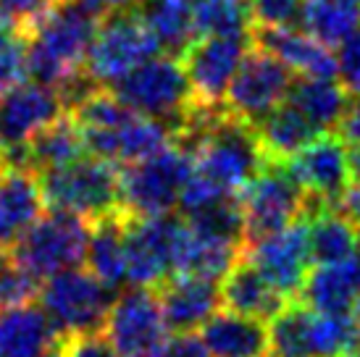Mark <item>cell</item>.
Returning <instances> with one entry per match:
<instances>
[{"label": "cell", "mask_w": 360, "mask_h": 357, "mask_svg": "<svg viewBox=\"0 0 360 357\" xmlns=\"http://www.w3.org/2000/svg\"><path fill=\"white\" fill-rule=\"evenodd\" d=\"M101 13L82 0H58L27 37V66L40 84L60 89L71 100L87 82L84 63ZM92 84V82H87Z\"/></svg>", "instance_id": "obj_1"}, {"label": "cell", "mask_w": 360, "mask_h": 357, "mask_svg": "<svg viewBox=\"0 0 360 357\" xmlns=\"http://www.w3.org/2000/svg\"><path fill=\"white\" fill-rule=\"evenodd\" d=\"M45 205L84 221L121 210V166L98 155H82L69 166L40 174Z\"/></svg>", "instance_id": "obj_2"}, {"label": "cell", "mask_w": 360, "mask_h": 357, "mask_svg": "<svg viewBox=\"0 0 360 357\" xmlns=\"http://www.w3.org/2000/svg\"><path fill=\"white\" fill-rule=\"evenodd\" d=\"M192 152L176 139L148 158L121 166V210L131 219L166 216L179 205Z\"/></svg>", "instance_id": "obj_3"}, {"label": "cell", "mask_w": 360, "mask_h": 357, "mask_svg": "<svg viewBox=\"0 0 360 357\" xmlns=\"http://www.w3.org/2000/svg\"><path fill=\"white\" fill-rule=\"evenodd\" d=\"M113 95L148 119L166 124L174 134L192 113V92L179 58L155 56L110 84Z\"/></svg>", "instance_id": "obj_4"}, {"label": "cell", "mask_w": 360, "mask_h": 357, "mask_svg": "<svg viewBox=\"0 0 360 357\" xmlns=\"http://www.w3.org/2000/svg\"><path fill=\"white\" fill-rule=\"evenodd\" d=\"M155 56H160V45L142 19L140 8L113 11L98 21V30L87 50L84 77L92 84L110 87L124 74H129L131 69Z\"/></svg>", "instance_id": "obj_5"}, {"label": "cell", "mask_w": 360, "mask_h": 357, "mask_svg": "<svg viewBox=\"0 0 360 357\" xmlns=\"http://www.w3.org/2000/svg\"><path fill=\"white\" fill-rule=\"evenodd\" d=\"M90 242V221L51 210L42 213L21 239L6 252V258L27 268L37 278H48L58 271L77 268L84 260Z\"/></svg>", "instance_id": "obj_6"}, {"label": "cell", "mask_w": 360, "mask_h": 357, "mask_svg": "<svg viewBox=\"0 0 360 357\" xmlns=\"http://www.w3.org/2000/svg\"><path fill=\"white\" fill-rule=\"evenodd\" d=\"M42 310L60 337L69 334H101L113 294L110 287L92 276L90 271L66 268L48 276L40 292Z\"/></svg>", "instance_id": "obj_7"}, {"label": "cell", "mask_w": 360, "mask_h": 357, "mask_svg": "<svg viewBox=\"0 0 360 357\" xmlns=\"http://www.w3.org/2000/svg\"><path fill=\"white\" fill-rule=\"evenodd\" d=\"M245 245L305 219V195L281 163H266L237 195Z\"/></svg>", "instance_id": "obj_8"}, {"label": "cell", "mask_w": 360, "mask_h": 357, "mask_svg": "<svg viewBox=\"0 0 360 357\" xmlns=\"http://www.w3.org/2000/svg\"><path fill=\"white\" fill-rule=\"evenodd\" d=\"M281 166L305 195V219L316 210L340 205L352 181L350 150L334 131L313 137Z\"/></svg>", "instance_id": "obj_9"}, {"label": "cell", "mask_w": 360, "mask_h": 357, "mask_svg": "<svg viewBox=\"0 0 360 357\" xmlns=\"http://www.w3.org/2000/svg\"><path fill=\"white\" fill-rule=\"evenodd\" d=\"M184 234V219L176 213L131 219L124 223V255L127 281L134 287L155 289L174 273L179 242Z\"/></svg>", "instance_id": "obj_10"}, {"label": "cell", "mask_w": 360, "mask_h": 357, "mask_svg": "<svg viewBox=\"0 0 360 357\" xmlns=\"http://www.w3.org/2000/svg\"><path fill=\"white\" fill-rule=\"evenodd\" d=\"M292 82L295 74L279 58H274L271 53L250 42L240 69L234 71L226 87L224 110L255 126L263 116H269L271 110L287 100Z\"/></svg>", "instance_id": "obj_11"}, {"label": "cell", "mask_w": 360, "mask_h": 357, "mask_svg": "<svg viewBox=\"0 0 360 357\" xmlns=\"http://www.w3.org/2000/svg\"><path fill=\"white\" fill-rule=\"evenodd\" d=\"M248 48H250V32L248 34H205L184 50L179 60L190 82L195 108H224L226 87L234 71L240 69Z\"/></svg>", "instance_id": "obj_12"}, {"label": "cell", "mask_w": 360, "mask_h": 357, "mask_svg": "<svg viewBox=\"0 0 360 357\" xmlns=\"http://www.w3.org/2000/svg\"><path fill=\"white\" fill-rule=\"evenodd\" d=\"M166 334L169 326L155 289L134 287L110 302L103 337L108 339L116 357H155Z\"/></svg>", "instance_id": "obj_13"}, {"label": "cell", "mask_w": 360, "mask_h": 357, "mask_svg": "<svg viewBox=\"0 0 360 357\" xmlns=\"http://www.w3.org/2000/svg\"><path fill=\"white\" fill-rule=\"evenodd\" d=\"M66 110L69 100L56 87L21 82L8 89L0 98V155H13Z\"/></svg>", "instance_id": "obj_14"}, {"label": "cell", "mask_w": 360, "mask_h": 357, "mask_svg": "<svg viewBox=\"0 0 360 357\" xmlns=\"http://www.w3.org/2000/svg\"><path fill=\"white\" fill-rule=\"evenodd\" d=\"M242 255L269 278L287 299H297L310 271L308 221L300 219L242 247Z\"/></svg>", "instance_id": "obj_15"}, {"label": "cell", "mask_w": 360, "mask_h": 357, "mask_svg": "<svg viewBox=\"0 0 360 357\" xmlns=\"http://www.w3.org/2000/svg\"><path fill=\"white\" fill-rule=\"evenodd\" d=\"M45 213L40 176L0 155V258Z\"/></svg>", "instance_id": "obj_16"}, {"label": "cell", "mask_w": 360, "mask_h": 357, "mask_svg": "<svg viewBox=\"0 0 360 357\" xmlns=\"http://www.w3.org/2000/svg\"><path fill=\"white\" fill-rule=\"evenodd\" d=\"M163 320L176 334H192L219 310V287L213 278L174 273L155 287Z\"/></svg>", "instance_id": "obj_17"}, {"label": "cell", "mask_w": 360, "mask_h": 357, "mask_svg": "<svg viewBox=\"0 0 360 357\" xmlns=\"http://www.w3.org/2000/svg\"><path fill=\"white\" fill-rule=\"evenodd\" d=\"M250 42L279 58L295 77L313 79H334L337 77V56L323 42L310 37L308 32L290 30H250Z\"/></svg>", "instance_id": "obj_18"}, {"label": "cell", "mask_w": 360, "mask_h": 357, "mask_svg": "<svg viewBox=\"0 0 360 357\" xmlns=\"http://www.w3.org/2000/svg\"><path fill=\"white\" fill-rule=\"evenodd\" d=\"M221 278H224L219 287L221 305L224 310L237 313V316L269 323L271 318L290 302L245 255Z\"/></svg>", "instance_id": "obj_19"}, {"label": "cell", "mask_w": 360, "mask_h": 357, "mask_svg": "<svg viewBox=\"0 0 360 357\" xmlns=\"http://www.w3.org/2000/svg\"><path fill=\"white\" fill-rule=\"evenodd\" d=\"M82 155H87L84 137H82L79 126L74 124V119H71V113L66 110L60 119L48 124L42 131H37L24 148L16 150L13 155H3V158L8 163L32 169L40 176L45 171L69 166L74 160H79Z\"/></svg>", "instance_id": "obj_20"}, {"label": "cell", "mask_w": 360, "mask_h": 357, "mask_svg": "<svg viewBox=\"0 0 360 357\" xmlns=\"http://www.w3.org/2000/svg\"><path fill=\"white\" fill-rule=\"evenodd\" d=\"M360 294V252L308 271L297 299L319 313H352Z\"/></svg>", "instance_id": "obj_21"}, {"label": "cell", "mask_w": 360, "mask_h": 357, "mask_svg": "<svg viewBox=\"0 0 360 357\" xmlns=\"http://www.w3.org/2000/svg\"><path fill=\"white\" fill-rule=\"evenodd\" d=\"M210 357H269V328L263 320L216 310L200 326Z\"/></svg>", "instance_id": "obj_22"}, {"label": "cell", "mask_w": 360, "mask_h": 357, "mask_svg": "<svg viewBox=\"0 0 360 357\" xmlns=\"http://www.w3.org/2000/svg\"><path fill=\"white\" fill-rule=\"evenodd\" d=\"M58 342V328L45 310L34 305L0 310V357H45Z\"/></svg>", "instance_id": "obj_23"}, {"label": "cell", "mask_w": 360, "mask_h": 357, "mask_svg": "<svg viewBox=\"0 0 360 357\" xmlns=\"http://www.w3.org/2000/svg\"><path fill=\"white\" fill-rule=\"evenodd\" d=\"M252 131H255V139H258V148L266 163H284L300 148H305L310 139L319 137V131L310 126V121L292 105L290 100H284L269 116H263L252 126Z\"/></svg>", "instance_id": "obj_24"}, {"label": "cell", "mask_w": 360, "mask_h": 357, "mask_svg": "<svg viewBox=\"0 0 360 357\" xmlns=\"http://www.w3.org/2000/svg\"><path fill=\"white\" fill-rule=\"evenodd\" d=\"M124 223H127L124 210L90 221V242H87V252H84L87 271L110 289L121 287L127 281Z\"/></svg>", "instance_id": "obj_25"}, {"label": "cell", "mask_w": 360, "mask_h": 357, "mask_svg": "<svg viewBox=\"0 0 360 357\" xmlns=\"http://www.w3.org/2000/svg\"><path fill=\"white\" fill-rule=\"evenodd\" d=\"M305 221H308L310 260H316L319 266L347 260L360 252V228L337 205L316 210Z\"/></svg>", "instance_id": "obj_26"}, {"label": "cell", "mask_w": 360, "mask_h": 357, "mask_svg": "<svg viewBox=\"0 0 360 357\" xmlns=\"http://www.w3.org/2000/svg\"><path fill=\"white\" fill-rule=\"evenodd\" d=\"M287 100L310 121L313 129L319 134H326V131H334L337 121L342 119V113L350 103V95L334 79L295 77Z\"/></svg>", "instance_id": "obj_27"}, {"label": "cell", "mask_w": 360, "mask_h": 357, "mask_svg": "<svg viewBox=\"0 0 360 357\" xmlns=\"http://www.w3.org/2000/svg\"><path fill=\"white\" fill-rule=\"evenodd\" d=\"M140 13L155 34L163 56L181 58L184 50L198 40L190 0H145L140 6Z\"/></svg>", "instance_id": "obj_28"}, {"label": "cell", "mask_w": 360, "mask_h": 357, "mask_svg": "<svg viewBox=\"0 0 360 357\" xmlns=\"http://www.w3.org/2000/svg\"><path fill=\"white\" fill-rule=\"evenodd\" d=\"M300 24L326 48L340 45L360 30V0H305Z\"/></svg>", "instance_id": "obj_29"}, {"label": "cell", "mask_w": 360, "mask_h": 357, "mask_svg": "<svg viewBox=\"0 0 360 357\" xmlns=\"http://www.w3.org/2000/svg\"><path fill=\"white\" fill-rule=\"evenodd\" d=\"M195 34H248V0H190Z\"/></svg>", "instance_id": "obj_30"}, {"label": "cell", "mask_w": 360, "mask_h": 357, "mask_svg": "<svg viewBox=\"0 0 360 357\" xmlns=\"http://www.w3.org/2000/svg\"><path fill=\"white\" fill-rule=\"evenodd\" d=\"M40 292L42 278H37L6 255L0 258V310L34 305V299H40Z\"/></svg>", "instance_id": "obj_31"}, {"label": "cell", "mask_w": 360, "mask_h": 357, "mask_svg": "<svg viewBox=\"0 0 360 357\" xmlns=\"http://www.w3.org/2000/svg\"><path fill=\"white\" fill-rule=\"evenodd\" d=\"M305 0H248L250 30H290L302 21Z\"/></svg>", "instance_id": "obj_32"}, {"label": "cell", "mask_w": 360, "mask_h": 357, "mask_svg": "<svg viewBox=\"0 0 360 357\" xmlns=\"http://www.w3.org/2000/svg\"><path fill=\"white\" fill-rule=\"evenodd\" d=\"M27 37L0 27V98L27 79Z\"/></svg>", "instance_id": "obj_33"}, {"label": "cell", "mask_w": 360, "mask_h": 357, "mask_svg": "<svg viewBox=\"0 0 360 357\" xmlns=\"http://www.w3.org/2000/svg\"><path fill=\"white\" fill-rule=\"evenodd\" d=\"M337 77L350 98L360 95V30H355L347 40L340 42L337 56Z\"/></svg>", "instance_id": "obj_34"}, {"label": "cell", "mask_w": 360, "mask_h": 357, "mask_svg": "<svg viewBox=\"0 0 360 357\" xmlns=\"http://www.w3.org/2000/svg\"><path fill=\"white\" fill-rule=\"evenodd\" d=\"M56 357H116L108 339L101 334H69L60 337Z\"/></svg>", "instance_id": "obj_35"}, {"label": "cell", "mask_w": 360, "mask_h": 357, "mask_svg": "<svg viewBox=\"0 0 360 357\" xmlns=\"http://www.w3.org/2000/svg\"><path fill=\"white\" fill-rule=\"evenodd\" d=\"M155 357H210L200 337L192 334H174L171 339L163 342V347L155 352Z\"/></svg>", "instance_id": "obj_36"}, {"label": "cell", "mask_w": 360, "mask_h": 357, "mask_svg": "<svg viewBox=\"0 0 360 357\" xmlns=\"http://www.w3.org/2000/svg\"><path fill=\"white\" fill-rule=\"evenodd\" d=\"M334 134H337L345 145H352V148L360 145V95L358 98H350L347 108L342 113V119L337 121V126H334Z\"/></svg>", "instance_id": "obj_37"}, {"label": "cell", "mask_w": 360, "mask_h": 357, "mask_svg": "<svg viewBox=\"0 0 360 357\" xmlns=\"http://www.w3.org/2000/svg\"><path fill=\"white\" fill-rule=\"evenodd\" d=\"M337 208L360 228V184L358 181H350V187L345 189V195H342Z\"/></svg>", "instance_id": "obj_38"}, {"label": "cell", "mask_w": 360, "mask_h": 357, "mask_svg": "<svg viewBox=\"0 0 360 357\" xmlns=\"http://www.w3.org/2000/svg\"><path fill=\"white\" fill-rule=\"evenodd\" d=\"M84 6H90L95 13H113V11H131V8H140L145 0H82Z\"/></svg>", "instance_id": "obj_39"}, {"label": "cell", "mask_w": 360, "mask_h": 357, "mask_svg": "<svg viewBox=\"0 0 360 357\" xmlns=\"http://www.w3.org/2000/svg\"><path fill=\"white\" fill-rule=\"evenodd\" d=\"M350 171H352V181L360 184V145L350 152Z\"/></svg>", "instance_id": "obj_40"}, {"label": "cell", "mask_w": 360, "mask_h": 357, "mask_svg": "<svg viewBox=\"0 0 360 357\" xmlns=\"http://www.w3.org/2000/svg\"><path fill=\"white\" fill-rule=\"evenodd\" d=\"M352 318H355V323H358V331H360V294L355 299V308H352Z\"/></svg>", "instance_id": "obj_41"}, {"label": "cell", "mask_w": 360, "mask_h": 357, "mask_svg": "<svg viewBox=\"0 0 360 357\" xmlns=\"http://www.w3.org/2000/svg\"><path fill=\"white\" fill-rule=\"evenodd\" d=\"M350 357H360V347L358 349H355V352H352V355Z\"/></svg>", "instance_id": "obj_42"}, {"label": "cell", "mask_w": 360, "mask_h": 357, "mask_svg": "<svg viewBox=\"0 0 360 357\" xmlns=\"http://www.w3.org/2000/svg\"><path fill=\"white\" fill-rule=\"evenodd\" d=\"M56 349H58V347H56ZM56 349H53V352H51V355H45V357H56Z\"/></svg>", "instance_id": "obj_43"}]
</instances>
